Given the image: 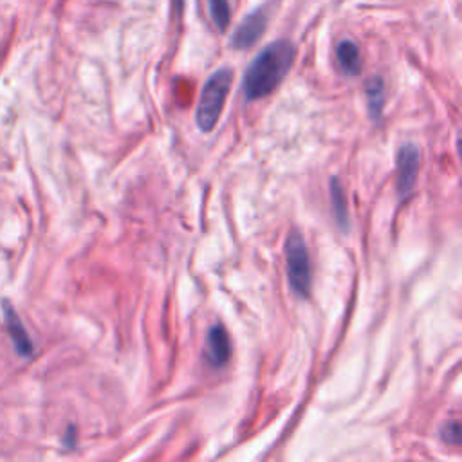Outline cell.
Here are the masks:
<instances>
[{"instance_id":"1","label":"cell","mask_w":462,"mask_h":462,"mask_svg":"<svg viewBox=\"0 0 462 462\" xmlns=\"http://www.w3.org/2000/svg\"><path fill=\"white\" fill-rule=\"evenodd\" d=\"M294 56L296 47L289 40H276L265 45L244 74V96L253 101L271 94L289 72Z\"/></svg>"},{"instance_id":"2","label":"cell","mask_w":462,"mask_h":462,"mask_svg":"<svg viewBox=\"0 0 462 462\" xmlns=\"http://www.w3.org/2000/svg\"><path fill=\"white\" fill-rule=\"evenodd\" d=\"M233 81V70L231 69H218L213 72L208 81L202 87L199 105H197V125L202 132H211L213 126L218 121V116L224 108L229 87Z\"/></svg>"},{"instance_id":"3","label":"cell","mask_w":462,"mask_h":462,"mask_svg":"<svg viewBox=\"0 0 462 462\" xmlns=\"http://www.w3.org/2000/svg\"><path fill=\"white\" fill-rule=\"evenodd\" d=\"M285 258H287V278L291 289L298 296H307L310 291V258L303 236L298 231L289 233L285 240Z\"/></svg>"},{"instance_id":"4","label":"cell","mask_w":462,"mask_h":462,"mask_svg":"<svg viewBox=\"0 0 462 462\" xmlns=\"http://www.w3.org/2000/svg\"><path fill=\"white\" fill-rule=\"evenodd\" d=\"M267 27V14L263 9H254L253 13H249L233 31L229 45L233 49H249L251 45H254L258 42V38L263 34Z\"/></svg>"},{"instance_id":"5","label":"cell","mask_w":462,"mask_h":462,"mask_svg":"<svg viewBox=\"0 0 462 462\" xmlns=\"http://www.w3.org/2000/svg\"><path fill=\"white\" fill-rule=\"evenodd\" d=\"M419 170V150L413 144H402L397 153V193L406 197L417 179Z\"/></svg>"},{"instance_id":"6","label":"cell","mask_w":462,"mask_h":462,"mask_svg":"<svg viewBox=\"0 0 462 462\" xmlns=\"http://www.w3.org/2000/svg\"><path fill=\"white\" fill-rule=\"evenodd\" d=\"M229 336L222 325H213L206 337V357L213 366H224L229 361Z\"/></svg>"},{"instance_id":"7","label":"cell","mask_w":462,"mask_h":462,"mask_svg":"<svg viewBox=\"0 0 462 462\" xmlns=\"http://www.w3.org/2000/svg\"><path fill=\"white\" fill-rule=\"evenodd\" d=\"M4 318H5V327L9 332V337L16 348V352L23 357H31L34 352L32 346V339L29 337L23 323L20 321V318L16 316V312L11 309V305H4Z\"/></svg>"},{"instance_id":"8","label":"cell","mask_w":462,"mask_h":462,"mask_svg":"<svg viewBox=\"0 0 462 462\" xmlns=\"http://www.w3.org/2000/svg\"><path fill=\"white\" fill-rule=\"evenodd\" d=\"M336 58L339 69L348 76H357L361 72L359 47L352 40H341L336 47Z\"/></svg>"},{"instance_id":"9","label":"cell","mask_w":462,"mask_h":462,"mask_svg":"<svg viewBox=\"0 0 462 462\" xmlns=\"http://www.w3.org/2000/svg\"><path fill=\"white\" fill-rule=\"evenodd\" d=\"M330 200H332V211L336 217L337 226L346 231L348 229V206H346V195L339 184V180L334 177L330 179Z\"/></svg>"},{"instance_id":"10","label":"cell","mask_w":462,"mask_h":462,"mask_svg":"<svg viewBox=\"0 0 462 462\" xmlns=\"http://www.w3.org/2000/svg\"><path fill=\"white\" fill-rule=\"evenodd\" d=\"M366 99H368V110L372 119L381 117V110L384 105V81L379 76H372L366 81Z\"/></svg>"},{"instance_id":"11","label":"cell","mask_w":462,"mask_h":462,"mask_svg":"<svg viewBox=\"0 0 462 462\" xmlns=\"http://www.w3.org/2000/svg\"><path fill=\"white\" fill-rule=\"evenodd\" d=\"M209 4V13L213 18V23L217 25L218 31H226L231 20V9L227 0H208Z\"/></svg>"},{"instance_id":"12","label":"cell","mask_w":462,"mask_h":462,"mask_svg":"<svg viewBox=\"0 0 462 462\" xmlns=\"http://www.w3.org/2000/svg\"><path fill=\"white\" fill-rule=\"evenodd\" d=\"M440 439L448 444L458 446L460 444V422L458 420H448L440 428Z\"/></svg>"},{"instance_id":"13","label":"cell","mask_w":462,"mask_h":462,"mask_svg":"<svg viewBox=\"0 0 462 462\" xmlns=\"http://www.w3.org/2000/svg\"><path fill=\"white\" fill-rule=\"evenodd\" d=\"M74 440H76V435H74V428L70 426L69 431H67V435H65V446H67V448H72V446H74Z\"/></svg>"}]
</instances>
